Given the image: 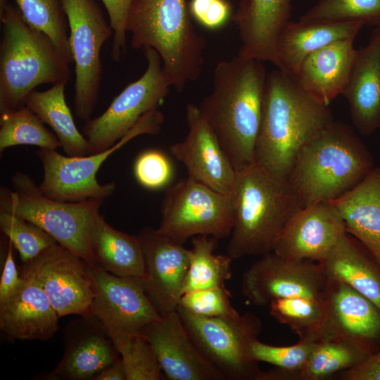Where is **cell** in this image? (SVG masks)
Wrapping results in <instances>:
<instances>
[{"label":"cell","mask_w":380,"mask_h":380,"mask_svg":"<svg viewBox=\"0 0 380 380\" xmlns=\"http://www.w3.org/2000/svg\"><path fill=\"white\" fill-rule=\"evenodd\" d=\"M267 75L254 58L237 54L220 61L213 89L198 105L236 172L255 163Z\"/></svg>","instance_id":"obj_1"},{"label":"cell","mask_w":380,"mask_h":380,"mask_svg":"<svg viewBox=\"0 0 380 380\" xmlns=\"http://www.w3.org/2000/svg\"><path fill=\"white\" fill-rule=\"evenodd\" d=\"M326 106L305 91L294 77L277 68L267 73L255 163L287 179L302 147L332 122Z\"/></svg>","instance_id":"obj_2"},{"label":"cell","mask_w":380,"mask_h":380,"mask_svg":"<svg viewBox=\"0 0 380 380\" xmlns=\"http://www.w3.org/2000/svg\"><path fill=\"white\" fill-rule=\"evenodd\" d=\"M231 198L234 224L227 254L233 260L273 251L286 223L303 208L287 179L255 163L236 172Z\"/></svg>","instance_id":"obj_3"},{"label":"cell","mask_w":380,"mask_h":380,"mask_svg":"<svg viewBox=\"0 0 380 380\" xmlns=\"http://www.w3.org/2000/svg\"><path fill=\"white\" fill-rule=\"evenodd\" d=\"M372 157L354 131L332 121L300 150L287 179L303 207L332 201L374 168Z\"/></svg>","instance_id":"obj_4"},{"label":"cell","mask_w":380,"mask_h":380,"mask_svg":"<svg viewBox=\"0 0 380 380\" xmlns=\"http://www.w3.org/2000/svg\"><path fill=\"white\" fill-rule=\"evenodd\" d=\"M127 32L132 49L158 53L177 92L200 77L206 42L194 27L186 0H134Z\"/></svg>","instance_id":"obj_5"},{"label":"cell","mask_w":380,"mask_h":380,"mask_svg":"<svg viewBox=\"0 0 380 380\" xmlns=\"http://www.w3.org/2000/svg\"><path fill=\"white\" fill-rule=\"evenodd\" d=\"M0 112L25 106L39 85L68 81L70 63L44 32L30 26L8 4L0 14Z\"/></svg>","instance_id":"obj_6"},{"label":"cell","mask_w":380,"mask_h":380,"mask_svg":"<svg viewBox=\"0 0 380 380\" xmlns=\"http://www.w3.org/2000/svg\"><path fill=\"white\" fill-rule=\"evenodd\" d=\"M12 189H0V210L18 215L40 227L57 243L95 265L90 233L103 201L64 202L44 196L27 174L15 172Z\"/></svg>","instance_id":"obj_7"},{"label":"cell","mask_w":380,"mask_h":380,"mask_svg":"<svg viewBox=\"0 0 380 380\" xmlns=\"http://www.w3.org/2000/svg\"><path fill=\"white\" fill-rule=\"evenodd\" d=\"M163 121V115L158 109L148 112L114 146L94 154L71 157L56 150L40 148L37 155L43 168V178L39 186L42 193L64 202L103 201L114 193L116 184L98 182L96 175L102 163L134 137L158 133Z\"/></svg>","instance_id":"obj_8"},{"label":"cell","mask_w":380,"mask_h":380,"mask_svg":"<svg viewBox=\"0 0 380 380\" xmlns=\"http://www.w3.org/2000/svg\"><path fill=\"white\" fill-rule=\"evenodd\" d=\"M177 311L203 356L225 380H257L261 369L250 346L262 331V322L248 312L231 317H205L178 306Z\"/></svg>","instance_id":"obj_9"},{"label":"cell","mask_w":380,"mask_h":380,"mask_svg":"<svg viewBox=\"0 0 380 380\" xmlns=\"http://www.w3.org/2000/svg\"><path fill=\"white\" fill-rule=\"evenodd\" d=\"M157 230L184 244L200 235L217 239L230 236L234 212L231 196L190 177L169 186L161 204Z\"/></svg>","instance_id":"obj_10"},{"label":"cell","mask_w":380,"mask_h":380,"mask_svg":"<svg viewBox=\"0 0 380 380\" xmlns=\"http://www.w3.org/2000/svg\"><path fill=\"white\" fill-rule=\"evenodd\" d=\"M143 51L147 61L144 73L127 85L101 115L86 121L83 133L89 155L114 146L144 115L158 109L172 87L158 53L152 48Z\"/></svg>","instance_id":"obj_11"},{"label":"cell","mask_w":380,"mask_h":380,"mask_svg":"<svg viewBox=\"0 0 380 380\" xmlns=\"http://www.w3.org/2000/svg\"><path fill=\"white\" fill-rule=\"evenodd\" d=\"M70 28L69 45L75 63L74 108L78 118H91L103 75L100 57L113 30L96 0H61Z\"/></svg>","instance_id":"obj_12"},{"label":"cell","mask_w":380,"mask_h":380,"mask_svg":"<svg viewBox=\"0 0 380 380\" xmlns=\"http://www.w3.org/2000/svg\"><path fill=\"white\" fill-rule=\"evenodd\" d=\"M93 298L90 314L101 322L115 344L141 334L160 315L148 298L141 277H120L89 265Z\"/></svg>","instance_id":"obj_13"},{"label":"cell","mask_w":380,"mask_h":380,"mask_svg":"<svg viewBox=\"0 0 380 380\" xmlns=\"http://www.w3.org/2000/svg\"><path fill=\"white\" fill-rule=\"evenodd\" d=\"M20 275L36 282L59 317L90 314L93 298L89 265L58 243L42 251L19 268Z\"/></svg>","instance_id":"obj_14"},{"label":"cell","mask_w":380,"mask_h":380,"mask_svg":"<svg viewBox=\"0 0 380 380\" xmlns=\"http://www.w3.org/2000/svg\"><path fill=\"white\" fill-rule=\"evenodd\" d=\"M327 282L320 262L286 259L272 251L245 270L241 286L243 295L253 305L266 306L284 298L324 299Z\"/></svg>","instance_id":"obj_15"},{"label":"cell","mask_w":380,"mask_h":380,"mask_svg":"<svg viewBox=\"0 0 380 380\" xmlns=\"http://www.w3.org/2000/svg\"><path fill=\"white\" fill-rule=\"evenodd\" d=\"M137 236L144 259L141 279L146 293L160 315L177 310L184 293L189 249L151 227Z\"/></svg>","instance_id":"obj_16"},{"label":"cell","mask_w":380,"mask_h":380,"mask_svg":"<svg viewBox=\"0 0 380 380\" xmlns=\"http://www.w3.org/2000/svg\"><path fill=\"white\" fill-rule=\"evenodd\" d=\"M186 115L187 135L170 146V153L184 165L189 177L231 196L236 172L219 139L198 105L188 103Z\"/></svg>","instance_id":"obj_17"},{"label":"cell","mask_w":380,"mask_h":380,"mask_svg":"<svg viewBox=\"0 0 380 380\" xmlns=\"http://www.w3.org/2000/svg\"><path fill=\"white\" fill-rule=\"evenodd\" d=\"M319 340L348 341L368 355L380 349V310L350 286L328 278Z\"/></svg>","instance_id":"obj_18"},{"label":"cell","mask_w":380,"mask_h":380,"mask_svg":"<svg viewBox=\"0 0 380 380\" xmlns=\"http://www.w3.org/2000/svg\"><path fill=\"white\" fill-rule=\"evenodd\" d=\"M346 233L334 204L327 201L315 202L292 216L277 237L273 252L286 259L320 262Z\"/></svg>","instance_id":"obj_19"},{"label":"cell","mask_w":380,"mask_h":380,"mask_svg":"<svg viewBox=\"0 0 380 380\" xmlns=\"http://www.w3.org/2000/svg\"><path fill=\"white\" fill-rule=\"evenodd\" d=\"M141 334L168 379L225 380L201 353L177 310L161 315L146 326Z\"/></svg>","instance_id":"obj_20"},{"label":"cell","mask_w":380,"mask_h":380,"mask_svg":"<svg viewBox=\"0 0 380 380\" xmlns=\"http://www.w3.org/2000/svg\"><path fill=\"white\" fill-rule=\"evenodd\" d=\"M64 332V355L51 379H92L120 357L101 322L91 314L70 322Z\"/></svg>","instance_id":"obj_21"},{"label":"cell","mask_w":380,"mask_h":380,"mask_svg":"<svg viewBox=\"0 0 380 380\" xmlns=\"http://www.w3.org/2000/svg\"><path fill=\"white\" fill-rule=\"evenodd\" d=\"M292 0H241L232 20L239 32V55L277 65L276 44L290 21Z\"/></svg>","instance_id":"obj_22"},{"label":"cell","mask_w":380,"mask_h":380,"mask_svg":"<svg viewBox=\"0 0 380 380\" xmlns=\"http://www.w3.org/2000/svg\"><path fill=\"white\" fill-rule=\"evenodd\" d=\"M22 278L18 290L0 302V329L14 340H49L58 329L59 317L39 284Z\"/></svg>","instance_id":"obj_23"},{"label":"cell","mask_w":380,"mask_h":380,"mask_svg":"<svg viewBox=\"0 0 380 380\" xmlns=\"http://www.w3.org/2000/svg\"><path fill=\"white\" fill-rule=\"evenodd\" d=\"M354 40L334 42L307 56L294 77L301 88L326 106L342 94L358 56Z\"/></svg>","instance_id":"obj_24"},{"label":"cell","mask_w":380,"mask_h":380,"mask_svg":"<svg viewBox=\"0 0 380 380\" xmlns=\"http://www.w3.org/2000/svg\"><path fill=\"white\" fill-rule=\"evenodd\" d=\"M349 104L352 122L363 136L380 129V27L358 51L349 82L342 93Z\"/></svg>","instance_id":"obj_25"},{"label":"cell","mask_w":380,"mask_h":380,"mask_svg":"<svg viewBox=\"0 0 380 380\" xmlns=\"http://www.w3.org/2000/svg\"><path fill=\"white\" fill-rule=\"evenodd\" d=\"M360 21L302 23L289 21L279 33L276 44L277 68L293 77L312 52L334 42L355 38Z\"/></svg>","instance_id":"obj_26"},{"label":"cell","mask_w":380,"mask_h":380,"mask_svg":"<svg viewBox=\"0 0 380 380\" xmlns=\"http://www.w3.org/2000/svg\"><path fill=\"white\" fill-rule=\"evenodd\" d=\"M330 201L340 213L347 233L380 263V167L373 168L358 184Z\"/></svg>","instance_id":"obj_27"},{"label":"cell","mask_w":380,"mask_h":380,"mask_svg":"<svg viewBox=\"0 0 380 380\" xmlns=\"http://www.w3.org/2000/svg\"><path fill=\"white\" fill-rule=\"evenodd\" d=\"M320 263L328 278L350 286L380 310V263L355 237L344 234Z\"/></svg>","instance_id":"obj_28"},{"label":"cell","mask_w":380,"mask_h":380,"mask_svg":"<svg viewBox=\"0 0 380 380\" xmlns=\"http://www.w3.org/2000/svg\"><path fill=\"white\" fill-rule=\"evenodd\" d=\"M90 247L95 265L120 277H141L144 259L139 236L120 232L99 214L90 233Z\"/></svg>","instance_id":"obj_29"},{"label":"cell","mask_w":380,"mask_h":380,"mask_svg":"<svg viewBox=\"0 0 380 380\" xmlns=\"http://www.w3.org/2000/svg\"><path fill=\"white\" fill-rule=\"evenodd\" d=\"M369 355L346 341L324 338L316 346L304 365L287 372L277 367L260 371L258 380H322L349 369Z\"/></svg>","instance_id":"obj_30"},{"label":"cell","mask_w":380,"mask_h":380,"mask_svg":"<svg viewBox=\"0 0 380 380\" xmlns=\"http://www.w3.org/2000/svg\"><path fill=\"white\" fill-rule=\"evenodd\" d=\"M67 82L53 84L45 91L33 90L25 105L47 124L58 139L65 154L71 157L89 155V145L78 130L65 98Z\"/></svg>","instance_id":"obj_31"},{"label":"cell","mask_w":380,"mask_h":380,"mask_svg":"<svg viewBox=\"0 0 380 380\" xmlns=\"http://www.w3.org/2000/svg\"><path fill=\"white\" fill-rule=\"evenodd\" d=\"M217 240L205 235L192 237L184 293L222 286L231 278L233 259L227 254H215Z\"/></svg>","instance_id":"obj_32"},{"label":"cell","mask_w":380,"mask_h":380,"mask_svg":"<svg viewBox=\"0 0 380 380\" xmlns=\"http://www.w3.org/2000/svg\"><path fill=\"white\" fill-rule=\"evenodd\" d=\"M18 145L53 150L61 147L56 134L25 105L0 112V152Z\"/></svg>","instance_id":"obj_33"},{"label":"cell","mask_w":380,"mask_h":380,"mask_svg":"<svg viewBox=\"0 0 380 380\" xmlns=\"http://www.w3.org/2000/svg\"><path fill=\"white\" fill-rule=\"evenodd\" d=\"M269 307L270 315L287 325L299 339L319 340L326 314L324 298H284L272 301Z\"/></svg>","instance_id":"obj_34"},{"label":"cell","mask_w":380,"mask_h":380,"mask_svg":"<svg viewBox=\"0 0 380 380\" xmlns=\"http://www.w3.org/2000/svg\"><path fill=\"white\" fill-rule=\"evenodd\" d=\"M25 21L32 27L45 33L72 63L69 45L68 23L61 0H14Z\"/></svg>","instance_id":"obj_35"},{"label":"cell","mask_w":380,"mask_h":380,"mask_svg":"<svg viewBox=\"0 0 380 380\" xmlns=\"http://www.w3.org/2000/svg\"><path fill=\"white\" fill-rule=\"evenodd\" d=\"M298 21H360L364 25L380 27V0H318Z\"/></svg>","instance_id":"obj_36"},{"label":"cell","mask_w":380,"mask_h":380,"mask_svg":"<svg viewBox=\"0 0 380 380\" xmlns=\"http://www.w3.org/2000/svg\"><path fill=\"white\" fill-rule=\"evenodd\" d=\"M0 229L27 262L57 242L34 224L9 212L0 210Z\"/></svg>","instance_id":"obj_37"},{"label":"cell","mask_w":380,"mask_h":380,"mask_svg":"<svg viewBox=\"0 0 380 380\" xmlns=\"http://www.w3.org/2000/svg\"><path fill=\"white\" fill-rule=\"evenodd\" d=\"M122 360L126 380H160L163 371L156 355L142 334L115 343Z\"/></svg>","instance_id":"obj_38"},{"label":"cell","mask_w":380,"mask_h":380,"mask_svg":"<svg viewBox=\"0 0 380 380\" xmlns=\"http://www.w3.org/2000/svg\"><path fill=\"white\" fill-rule=\"evenodd\" d=\"M317 343L310 339H299L292 346H277L256 339L250 346V353L258 362H267L284 372H291L304 365Z\"/></svg>","instance_id":"obj_39"},{"label":"cell","mask_w":380,"mask_h":380,"mask_svg":"<svg viewBox=\"0 0 380 380\" xmlns=\"http://www.w3.org/2000/svg\"><path fill=\"white\" fill-rule=\"evenodd\" d=\"M179 306L205 317H231L239 313L232 305L231 293L225 286L185 292Z\"/></svg>","instance_id":"obj_40"},{"label":"cell","mask_w":380,"mask_h":380,"mask_svg":"<svg viewBox=\"0 0 380 380\" xmlns=\"http://www.w3.org/2000/svg\"><path fill=\"white\" fill-rule=\"evenodd\" d=\"M133 172L138 183L151 190L165 187L174 176L170 160L164 153L156 149L141 152L134 161Z\"/></svg>","instance_id":"obj_41"},{"label":"cell","mask_w":380,"mask_h":380,"mask_svg":"<svg viewBox=\"0 0 380 380\" xmlns=\"http://www.w3.org/2000/svg\"><path fill=\"white\" fill-rule=\"evenodd\" d=\"M107 11L109 23L113 30L111 58L120 61L127 51V23L134 0H101Z\"/></svg>","instance_id":"obj_42"},{"label":"cell","mask_w":380,"mask_h":380,"mask_svg":"<svg viewBox=\"0 0 380 380\" xmlns=\"http://www.w3.org/2000/svg\"><path fill=\"white\" fill-rule=\"evenodd\" d=\"M188 6L191 18L211 31L222 28L232 20L234 13L227 0H191Z\"/></svg>","instance_id":"obj_43"},{"label":"cell","mask_w":380,"mask_h":380,"mask_svg":"<svg viewBox=\"0 0 380 380\" xmlns=\"http://www.w3.org/2000/svg\"><path fill=\"white\" fill-rule=\"evenodd\" d=\"M13 243L9 240L0 279V302L13 295L20 287L23 278L18 273L13 255Z\"/></svg>","instance_id":"obj_44"},{"label":"cell","mask_w":380,"mask_h":380,"mask_svg":"<svg viewBox=\"0 0 380 380\" xmlns=\"http://www.w3.org/2000/svg\"><path fill=\"white\" fill-rule=\"evenodd\" d=\"M343 380H380V349L340 374Z\"/></svg>","instance_id":"obj_45"},{"label":"cell","mask_w":380,"mask_h":380,"mask_svg":"<svg viewBox=\"0 0 380 380\" xmlns=\"http://www.w3.org/2000/svg\"><path fill=\"white\" fill-rule=\"evenodd\" d=\"M92 380H126V374L121 357L96 374Z\"/></svg>","instance_id":"obj_46"}]
</instances>
